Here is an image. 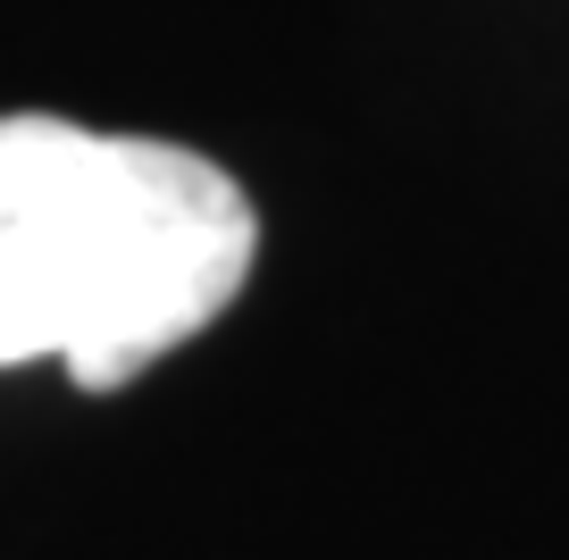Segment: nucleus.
<instances>
[{"mask_svg":"<svg viewBox=\"0 0 569 560\" xmlns=\"http://www.w3.org/2000/svg\"><path fill=\"white\" fill-rule=\"evenodd\" d=\"M260 260L218 159L18 109L0 118V368L59 360L84 393L193 343Z\"/></svg>","mask_w":569,"mask_h":560,"instance_id":"nucleus-1","label":"nucleus"}]
</instances>
